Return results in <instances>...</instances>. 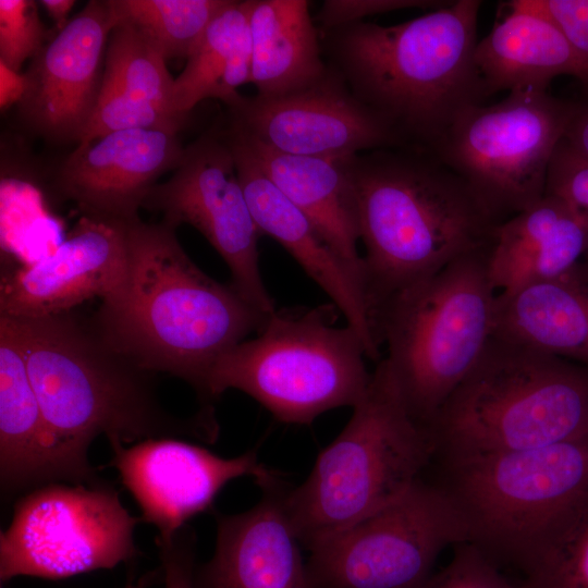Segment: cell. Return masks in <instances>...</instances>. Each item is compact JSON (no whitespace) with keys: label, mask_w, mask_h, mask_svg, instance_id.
Instances as JSON below:
<instances>
[{"label":"cell","mask_w":588,"mask_h":588,"mask_svg":"<svg viewBox=\"0 0 588 588\" xmlns=\"http://www.w3.org/2000/svg\"><path fill=\"white\" fill-rule=\"evenodd\" d=\"M175 230L139 217L125 223L126 274L91 318L117 350L149 371L184 380L195 391L199 409L213 413L208 396L211 369L257 333L269 315L231 284L203 272Z\"/></svg>","instance_id":"cell-1"},{"label":"cell","mask_w":588,"mask_h":588,"mask_svg":"<svg viewBox=\"0 0 588 588\" xmlns=\"http://www.w3.org/2000/svg\"><path fill=\"white\" fill-rule=\"evenodd\" d=\"M4 317L16 332L50 429L77 461L90 464L88 449L99 436L110 446L164 438L216 440L212 414L171 413L158 395L156 373L117 350L93 318L74 310Z\"/></svg>","instance_id":"cell-2"},{"label":"cell","mask_w":588,"mask_h":588,"mask_svg":"<svg viewBox=\"0 0 588 588\" xmlns=\"http://www.w3.org/2000/svg\"><path fill=\"white\" fill-rule=\"evenodd\" d=\"M345 163L365 247L364 287L373 329L394 296L487 245L499 223L470 186L430 151L385 148Z\"/></svg>","instance_id":"cell-3"},{"label":"cell","mask_w":588,"mask_h":588,"mask_svg":"<svg viewBox=\"0 0 588 588\" xmlns=\"http://www.w3.org/2000/svg\"><path fill=\"white\" fill-rule=\"evenodd\" d=\"M481 3L446 1L391 26L360 21L324 30L332 68L407 147L431 151L487 97L474 61Z\"/></svg>","instance_id":"cell-4"},{"label":"cell","mask_w":588,"mask_h":588,"mask_svg":"<svg viewBox=\"0 0 588 588\" xmlns=\"http://www.w3.org/2000/svg\"><path fill=\"white\" fill-rule=\"evenodd\" d=\"M442 457L542 448L588 434V369L494 333L429 426Z\"/></svg>","instance_id":"cell-5"},{"label":"cell","mask_w":588,"mask_h":588,"mask_svg":"<svg viewBox=\"0 0 588 588\" xmlns=\"http://www.w3.org/2000/svg\"><path fill=\"white\" fill-rule=\"evenodd\" d=\"M444 463L441 486L465 518L468 542L523 579L540 568L588 501V434Z\"/></svg>","instance_id":"cell-6"},{"label":"cell","mask_w":588,"mask_h":588,"mask_svg":"<svg viewBox=\"0 0 588 588\" xmlns=\"http://www.w3.org/2000/svg\"><path fill=\"white\" fill-rule=\"evenodd\" d=\"M430 430L409 413L381 358L339 436L305 481L284 492L301 544L310 549L404 494L433 458Z\"/></svg>","instance_id":"cell-7"},{"label":"cell","mask_w":588,"mask_h":588,"mask_svg":"<svg viewBox=\"0 0 588 588\" xmlns=\"http://www.w3.org/2000/svg\"><path fill=\"white\" fill-rule=\"evenodd\" d=\"M489 243L394 296L373 322L409 413L428 428L493 332Z\"/></svg>","instance_id":"cell-8"},{"label":"cell","mask_w":588,"mask_h":588,"mask_svg":"<svg viewBox=\"0 0 588 588\" xmlns=\"http://www.w3.org/2000/svg\"><path fill=\"white\" fill-rule=\"evenodd\" d=\"M338 308L275 309L257 335L222 355L208 379L212 404L240 390L287 424H310L322 413L354 407L370 373L364 344L348 324L335 326Z\"/></svg>","instance_id":"cell-9"},{"label":"cell","mask_w":588,"mask_h":588,"mask_svg":"<svg viewBox=\"0 0 588 588\" xmlns=\"http://www.w3.org/2000/svg\"><path fill=\"white\" fill-rule=\"evenodd\" d=\"M574 110L575 101L548 90H513L494 105L466 109L430 152L500 224L544 196L551 159Z\"/></svg>","instance_id":"cell-10"},{"label":"cell","mask_w":588,"mask_h":588,"mask_svg":"<svg viewBox=\"0 0 588 588\" xmlns=\"http://www.w3.org/2000/svg\"><path fill=\"white\" fill-rule=\"evenodd\" d=\"M469 540L449 492L419 478L404 494L313 546L314 588H421L439 554Z\"/></svg>","instance_id":"cell-11"},{"label":"cell","mask_w":588,"mask_h":588,"mask_svg":"<svg viewBox=\"0 0 588 588\" xmlns=\"http://www.w3.org/2000/svg\"><path fill=\"white\" fill-rule=\"evenodd\" d=\"M142 522L115 487L53 482L21 495L0 534V578L62 579L113 568L137 558L134 530Z\"/></svg>","instance_id":"cell-12"},{"label":"cell","mask_w":588,"mask_h":588,"mask_svg":"<svg viewBox=\"0 0 588 588\" xmlns=\"http://www.w3.org/2000/svg\"><path fill=\"white\" fill-rule=\"evenodd\" d=\"M142 208L161 212L171 226L198 230L226 264L236 292L264 314L275 310L259 269L260 233L225 128H212L184 148L171 177L151 188Z\"/></svg>","instance_id":"cell-13"},{"label":"cell","mask_w":588,"mask_h":588,"mask_svg":"<svg viewBox=\"0 0 588 588\" xmlns=\"http://www.w3.org/2000/svg\"><path fill=\"white\" fill-rule=\"evenodd\" d=\"M226 106L231 124L282 154L343 159L407 147L332 66L322 78L294 93L278 97L238 94Z\"/></svg>","instance_id":"cell-14"},{"label":"cell","mask_w":588,"mask_h":588,"mask_svg":"<svg viewBox=\"0 0 588 588\" xmlns=\"http://www.w3.org/2000/svg\"><path fill=\"white\" fill-rule=\"evenodd\" d=\"M113 467L140 510V520L156 527V544L170 541L194 516L213 511L222 488L250 476L261 488L279 479L278 471L249 450L221 457L183 439H148L125 448L110 446Z\"/></svg>","instance_id":"cell-15"},{"label":"cell","mask_w":588,"mask_h":588,"mask_svg":"<svg viewBox=\"0 0 588 588\" xmlns=\"http://www.w3.org/2000/svg\"><path fill=\"white\" fill-rule=\"evenodd\" d=\"M113 27L108 1H88L33 58L19 109L34 132L79 143L99 100Z\"/></svg>","instance_id":"cell-16"},{"label":"cell","mask_w":588,"mask_h":588,"mask_svg":"<svg viewBox=\"0 0 588 588\" xmlns=\"http://www.w3.org/2000/svg\"><path fill=\"white\" fill-rule=\"evenodd\" d=\"M125 223L82 216L53 253L2 275L0 315L33 318L106 298L127 270Z\"/></svg>","instance_id":"cell-17"},{"label":"cell","mask_w":588,"mask_h":588,"mask_svg":"<svg viewBox=\"0 0 588 588\" xmlns=\"http://www.w3.org/2000/svg\"><path fill=\"white\" fill-rule=\"evenodd\" d=\"M174 128H132L77 144L56 176V188L83 216L130 222L158 179L174 170L184 148Z\"/></svg>","instance_id":"cell-18"},{"label":"cell","mask_w":588,"mask_h":588,"mask_svg":"<svg viewBox=\"0 0 588 588\" xmlns=\"http://www.w3.org/2000/svg\"><path fill=\"white\" fill-rule=\"evenodd\" d=\"M91 464L73 457L50 429L16 332L0 315V489L2 503L53 482L97 485Z\"/></svg>","instance_id":"cell-19"},{"label":"cell","mask_w":588,"mask_h":588,"mask_svg":"<svg viewBox=\"0 0 588 588\" xmlns=\"http://www.w3.org/2000/svg\"><path fill=\"white\" fill-rule=\"evenodd\" d=\"M225 132L241 186L260 235L273 237L293 256L331 298L345 317L346 324L359 335L367 357L379 362L380 346L362 282L309 219L262 172L240 136L230 126Z\"/></svg>","instance_id":"cell-20"},{"label":"cell","mask_w":588,"mask_h":588,"mask_svg":"<svg viewBox=\"0 0 588 588\" xmlns=\"http://www.w3.org/2000/svg\"><path fill=\"white\" fill-rule=\"evenodd\" d=\"M261 489L260 501L243 513L213 512L215 550L195 571V588H314L286 514L285 483Z\"/></svg>","instance_id":"cell-21"},{"label":"cell","mask_w":588,"mask_h":588,"mask_svg":"<svg viewBox=\"0 0 588 588\" xmlns=\"http://www.w3.org/2000/svg\"><path fill=\"white\" fill-rule=\"evenodd\" d=\"M588 256V218L564 199L544 194L534 206L495 226L488 271L497 293L561 277Z\"/></svg>","instance_id":"cell-22"},{"label":"cell","mask_w":588,"mask_h":588,"mask_svg":"<svg viewBox=\"0 0 588 588\" xmlns=\"http://www.w3.org/2000/svg\"><path fill=\"white\" fill-rule=\"evenodd\" d=\"M229 126L243 140L262 172L309 219L364 286L363 257L357 248V208L346 158L282 154L233 124Z\"/></svg>","instance_id":"cell-23"},{"label":"cell","mask_w":588,"mask_h":588,"mask_svg":"<svg viewBox=\"0 0 588 588\" xmlns=\"http://www.w3.org/2000/svg\"><path fill=\"white\" fill-rule=\"evenodd\" d=\"M588 369V259L567 273L498 293L493 332Z\"/></svg>","instance_id":"cell-24"},{"label":"cell","mask_w":588,"mask_h":588,"mask_svg":"<svg viewBox=\"0 0 588 588\" xmlns=\"http://www.w3.org/2000/svg\"><path fill=\"white\" fill-rule=\"evenodd\" d=\"M505 14L478 40L474 61L488 96L501 90H548L561 75L588 83V73L556 26L544 15L505 2Z\"/></svg>","instance_id":"cell-25"},{"label":"cell","mask_w":588,"mask_h":588,"mask_svg":"<svg viewBox=\"0 0 588 588\" xmlns=\"http://www.w3.org/2000/svg\"><path fill=\"white\" fill-rule=\"evenodd\" d=\"M250 82L258 96L303 89L329 70L306 0H248Z\"/></svg>","instance_id":"cell-26"},{"label":"cell","mask_w":588,"mask_h":588,"mask_svg":"<svg viewBox=\"0 0 588 588\" xmlns=\"http://www.w3.org/2000/svg\"><path fill=\"white\" fill-rule=\"evenodd\" d=\"M252 39L248 0H226L187 58L172 87V110L181 117L201 100L216 98L225 105L237 88L250 82Z\"/></svg>","instance_id":"cell-27"},{"label":"cell","mask_w":588,"mask_h":588,"mask_svg":"<svg viewBox=\"0 0 588 588\" xmlns=\"http://www.w3.org/2000/svg\"><path fill=\"white\" fill-rule=\"evenodd\" d=\"M226 0H109L114 25L146 36L166 60L187 58Z\"/></svg>","instance_id":"cell-28"},{"label":"cell","mask_w":588,"mask_h":588,"mask_svg":"<svg viewBox=\"0 0 588 588\" xmlns=\"http://www.w3.org/2000/svg\"><path fill=\"white\" fill-rule=\"evenodd\" d=\"M166 62L146 36L131 25L117 24L107 44L100 91H120L173 112L174 78L170 76Z\"/></svg>","instance_id":"cell-29"},{"label":"cell","mask_w":588,"mask_h":588,"mask_svg":"<svg viewBox=\"0 0 588 588\" xmlns=\"http://www.w3.org/2000/svg\"><path fill=\"white\" fill-rule=\"evenodd\" d=\"M520 588H588V501L540 568Z\"/></svg>","instance_id":"cell-30"},{"label":"cell","mask_w":588,"mask_h":588,"mask_svg":"<svg viewBox=\"0 0 588 588\" xmlns=\"http://www.w3.org/2000/svg\"><path fill=\"white\" fill-rule=\"evenodd\" d=\"M185 119L156 103L131 98L120 91H101L78 144L122 130H180Z\"/></svg>","instance_id":"cell-31"},{"label":"cell","mask_w":588,"mask_h":588,"mask_svg":"<svg viewBox=\"0 0 588 588\" xmlns=\"http://www.w3.org/2000/svg\"><path fill=\"white\" fill-rule=\"evenodd\" d=\"M42 36L34 1L0 0V62L19 72L42 48Z\"/></svg>","instance_id":"cell-32"},{"label":"cell","mask_w":588,"mask_h":588,"mask_svg":"<svg viewBox=\"0 0 588 588\" xmlns=\"http://www.w3.org/2000/svg\"><path fill=\"white\" fill-rule=\"evenodd\" d=\"M421 588H520L510 580L478 547L466 541L454 546L449 564Z\"/></svg>","instance_id":"cell-33"},{"label":"cell","mask_w":588,"mask_h":588,"mask_svg":"<svg viewBox=\"0 0 588 588\" xmlns=\"http://www.w3.org/2000/svg\"><path fill=\"white\" fill-rule=\"evenodd\" d=\"M546 194L564 199L588 218V159L564 138L551 159Z\"/></svg>","instance_id":"cell-34"},{"label":"cell","mask_w":588,"mask_h":588,"mask_svg":"<svg viewBox=\"0 0 588 588\" xmlns=\"http://www.w3.org/2000/svg\"><path fill=\"white\" fill-rule=\"evenodd\" d=\"M548 17L565 37L588 73V0H513Z\"/></svg>","instance_id":"cell-35"},{"label":"cell","mask_w":588,"mask_h":588,"mask_svg":"<svg viewBox=\"0 0 588 588\" xmlns=\"http://www.w3.org/2000/svg\"><path fill=\"white\" fill-rule=\"evenodd\" d=\"M446 1L433 0H328L317 19L324 30L360 22L364 17L411 8H439Z\"/></svg>","instance_id":"cell-36"},{"label":"cell","mask_w":588,"mask_h":588,"mask_svg":"<svg viewBox=\"0 0 588 588\" xmlns=\"http://www.w3.org/2000/svg\"><path fill=\"white\" fill-rule=\"evenodd\" d=\"M196 532L185 525L173 538L156 544L159 550L164 588H195Z\"/></svg>","instance_id":"cell-37"},{"label":"cell","mask_w":588,"mask_h":588,"mask_svg":"<svg viewBox=\"0 0 588 588\" xmlns=\"http://www.w3.org/2000/svg\"><path fill=\"white\" fill-rule=\"evenodd\" d=\"M564 140L588 159V100L575 101Z\"/></svg>","instance_id":"cell-38"},{"label":"cell","mask_w":588,"mask_h":588,"mask_svg":"<svg viewBox=\"0 0 588 588\" xmlns=\"http://www.w3.org/2000/svg\"><path fill=\"white\" fill-rule=\"evenodd\" d=\"M26 90V78L24 74L11 70L0 62V105L7 108L13 102H20Z\"/></svg>","instance_id":"cell-39"},{"label":"cell","mask_w":588,"mask_h":588,"mask_svg":"<svg viewBox=\"0 0 588 588\" xmlns=\"http://www.w3.org/2000/svg\"><path fill=\"white\" fill-rule=\"evenodd\" d=\"M39 3L51 16L59 32L68 24V15L75 2L73 0H42Z\"/></svg>","instance_id":"cell-40"},{"label":"cell","mask_w":588,"mask_h":588,"mask_svg":"<svg viewBox=\"0 0 588 588\" xmlns=\"http://www.w3.org/2000/svg\"><path fill=\"white\" fill-rule=\"evenodd\" d=\"M158 575L157 571H152L143 575L135 583H128L124 588H148L156 579Z\"/></svg>","instance_id":"cell-41"},{"label":"cell","mask_w":588,"mask_h":588,"mask_svg":"<svg viewBox=\"0 0 588 588\" xmlns=\"http://www.w3.org/2000/svg\"><path fill=\"white\" fill-rule=\"evenodd\" d=\"M587 259H588V256H587Z\"/></svg>","instance_id":"cell-42"}]
</instances>
